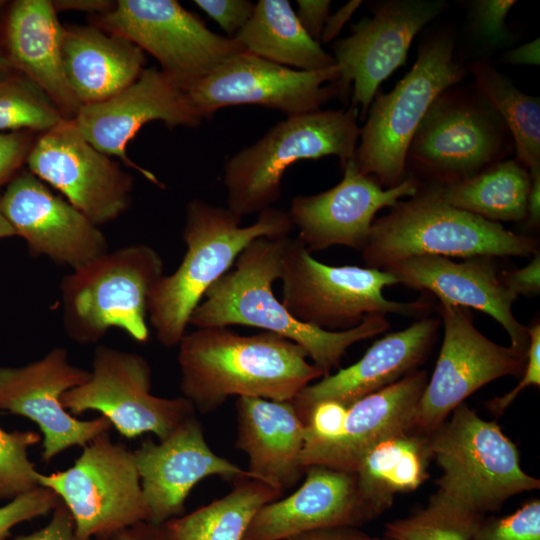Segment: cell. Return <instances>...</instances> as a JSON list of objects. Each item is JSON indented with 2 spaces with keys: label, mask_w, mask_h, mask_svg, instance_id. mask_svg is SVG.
Masks as SVG:
<instances>
[{
  "label": "cell",
  "mask_w": 540,
  "mask_h": 540,
  "mask_svg": "<svg viewBox=\"0 0 540 540\" xmlns=\"http://www.w3.org/2000/svg\"><path fill=\"white\" fill-rule=\"evenodd\" d=\"M178 348L182 396L201 414L217 410L230 396L291 401L323 377L301 346L271 332L197 328Z\"/></svg>",
  "instance_id": "1"
},
{
  "label": "cell",
  "mask_w": 540,
  "mask_h": 540,
  "mask_svg": "<svg viewBox=\"0 0 540 540\" xmlns=\"http://www.w3.org/2000/svg\"><path fill=\"white\" fill-rule=\"evenodd\" d=\"M286 237L253 240L234 269L206 291L189 324L196 328L241 325L280 335L301 346L324 377L339 366L351 345L387 331L390 323L385 315L373 314L355 328L326 331L295 319L272 291L273 282L280 278Z\"/></svg>",
  "instance_id": "2"
},
{
  "label": "cell",
  "mask_w": 540,
  "mask_h": 540,
  "mask_svg": "<svg viewBox=\"0 0 540 540\" xmlns=\"http://www.w3.org/2000/svg\"><path fill=\"white\" fill-rule=\"evenodd\" d=\"M242 217L227 207L192 199L186 205L182 233L187 250L174 273L162 276L151 291L147 317L160 344L178 346L206 291L255 239L282 238L293 229L287 212L274 207L241 226Z\"/></svg>",
  "instance_id": "3"
},
{
  "label": "cell",
  "mask_w": 540,
  "mask_h": 540,
  "mask_svg": "<svg viewBox=\"0 0 540 540\" xmlns=\"http://www.w3.org/2000/svg\"><path fill=\"white\" fill-rule=\"evenodd\" d=\"M361 251L367 267L384 269L416 256L526 257L539 253V242L453 207L435 183L420 185L408 200L374 220Z\"/></svg>",
  "instance_id": "4"
},
{
  "label": "cell",
  "mask_w": 540,
  "mask_h": 540,
  "mask_svg": "<svg viewBox=\"0 0 540 540\" xmlns=\"http://www.w3.org/2000/svg\"><path fill=\"white\" fill-rule=\"evenodd\" d=\"M429 435L431 459L442 470L429 501L484 518L519 493L539 489L520 466L517 446L495 421L461 403Z\"/></svg>",
  "instance_id": "5"
},
{
  "label": "cell",
  "mask_w": 540,
  "mask_h": 540,
  "mask_svg": "<svg viewBox=\"0 0 540 540\" xmlns=\"http://www.w3.org/2000/svg\"><path fill=\"white\" fill-rule=\"evenodd\" d=\"M359 110H316L287 116L258 141L224 165L227 208L241 217L272 208L281 196L286 169L303 159L339 158L341 168L354 159L361 127Z\"/></svg>",
  "instance_id": "6"
},
{
  "label": "cell",
  "mask_w": 540,
  "mask_h": 540,
  "mask_svg": "<svg viewBox=\"0 0 540 540\" xmlns=\"http://www.w3.org/2000/svg\"><path fill=\"white\" fill-rule=\"evenodd\" d=\"M162 276L161 256L140 243L108 251L73 270L60 284L67 336L90 344L115 327L137 342H146L148 300Z\"/></svg>",
  "instance_id": "7"
},
{
  "label": "cell",
  "mask_w": 540,
  "mask_h": 540,
  "mask_svg": "<svg viewBox=\"0 0 540 540\" xmlns=\"http://www.w3.org/2000/svg\"><path fill=\"white\" fill-rule=\"evenodd\" d=\"M466 68L457 60L455 36L444 31L422 43L412 68L389 93L377 92L360 130L357 169L391 188L406 177L411 139L434 100L461 82Z\"/></svg>",
  "instance_id": "8"
},
{
  "label": "cell",
  "mask_w": 540,
  "mask_h": 540,
  "mask_svg": "<svg viewBox=\"0 0 540 540\" xmlns=\"http://www.w3.org/2000/svg\"><path fill=\"white\" fill-rule=\"evenodd\" d=\"M282 304L298 321L326 331L357 327L373 314L423 316L431 303L422 299L397 302L383 289L398 284L384 269L331 266L317 261L296 237L284 239L280 278Z\"/></svg>",
  "instance_id": "9"
},
{
  "label": "cell",
  "mask_w": 540,
  "mask_h": 540,
  "mask_svg": "<svg viewBox=\"0 0 540 540\" xmlns=\"http://www.w3.org/2000/svg\"><path fill=\"white\" fill-rule=\"evenodd\" d=\"M39 486L65 504L77 540H112L124 529L148 521L134 454L105 431L83 447L74 464L52 474L38 472Z\"/></svg>",
  "instance_id": "10"
},
{
  "label": "cell",
  "mask_w": 540,
  "mask_h": 540,
  "mask_svg": "<svg viewBox=\"0 0 540 540\" xmlns=\"http://www.w3.org/2000/svg\"><path fill=\"white\" fill-rule=\"evenodd\" d=\"M95 19L101 29L154 56L162 73L186 92L220 64L246 52L235 38L211 31L175 0H119Z\"/></svg>",
  "instance_id": "11"
},
{
  "label": "cell",
  "mask_w": 540,
  "mask_h": 540,
  "mask_svg": "<svg viewBox=\"0 0 540 540\" xmlns=\"http://www.w3.org/2000/svg\"><path fill=\"white\" fill-rule=\"evenodd\" d=\"M476 92L449 88L434 100L411 139L406 168L451 184L501 161L508 130Z\"/></svg>",
  "instance_id": "12"
},
{
  "label": "cell",
  "mask_w": 540,
  "mask_h": 540,
  "mask_svg": "<svg viewBox=\"0 0 540 540\" xmlns=\"http://www.w3.org/2000/svg\"><path fill=\"white\" fill-rule=\"evenodd\" d=\"M151 385V367L143 356L100 345L93 353L90 378L66 391L61 404L72 415L100 412L128 439L153 433L163 440L196 410L183 396L153 395Z\"/></svg>",
  "instance_id": "13"
},
{
  "label": "cell",
  "mask_w": 540,
  "mask_h": 540,
  "mask_svg": "<svg viewBox=\"0 0 540 540\" xmlns=\"http://www.w3.org/2000/svg\"><path fill=\"white\" fill-rule=\"evenodd\" d=\"M340 76L337 64L303 71L243 52L216 67L187 95L203 119L221 108L243 104L293 116L319 110L333 98L347 94Z\"/></svg>",
  "instance_id": "14"
},
{
  "label": "cell",
  "mask_w": 540,
  "mask_h": 540,
  "mask_svg": "<svg viewBox=\"0 0 540 540\" xmlns=\"http://www.w3.org/2000/svg\"><path fill=\"white\" fill-rule=\"evenodd\" d=\"M439 312L443 343L413 418V429L428 435L469 395L500 377L522 374L526 364V355L484 336L467 308L440 302Z\"/></svg>",
  "instance_id": "15"
},
{
  "label": "cell",
  "mask_w": 540,
  "mask_h": 540,
  "mask_svg": "<svg viewBox=\"0 0 540 540\" xmlns=\"http://www.w3.org/2000/svg\"><path fill=\"white\" fill-rule=\"evenodd\" d=\"M26 162L32 174L59 190L97 226L116 219L130 205L133 178L95 149L72 120L43 132Z\"/></svg>",
  "instance_id": "16"
},
{
  "label": "cell",
  "mask_w": 540,
  "mask_h": 540,
  "mask_svg": "<svg viewBox=\"0 0 540 540\" xmlns=\"http://www.w3.org/2000/svg\"><path fill=\"white\" fill-rule=\"evenodd\" d=\"M89 378L90 371L73 365L68 351L62 347L25 366L0 367V410L38 425L44 463L74 446L83 448L99 434L111 430L106 417L80 420L61 404L66 391Z\"/></svg>",
  "instance_id": "17"
},
{
  "label": "cell",
  "mask_w": 540,
  "mask_h": 540,
  "mask_svg": "<svg viewBox=\"0 0 540 540\" xmlns=\"http://www.w3.org/2000/svg\"><path fill=\"white\" fill-rule=\"evenodd\" d=\"M443 0H388L373 16L353 26L333 44L340 81L347 92L353 83V105L367 116L380 84L406 62L414 37L445 9Z\"/></svg>",
  "instance_id": "18"
},
{
  "label": "cell",
  "mask_w": 540,
  "mask_h": 540,
  "mask_svg": "<svg viewBox=\"0 0 540 540\" xmlns=\"http://www.w3.org/2000/svg\"><path fill=\"white\" fill-rule=\"evenodd\" d=\"M153 120H161L169 128L195 127L203 120L187 92L156 68L143 69L132 84L115 95L82 105L72 119L81 135L99 152L119 157L148 181L164 187L152 172L134 163L126 153L128 142Z\"/></svg>",
  "instance_id": "19"
},
{
  "label": "cell",
  "mask_w": 540,
  "mask_h": 540,
  "mask_svg": "<svg viewBox=\"0 0 540 540\" xmlns=\"http://www.w3.org/2000/svg\"><path fill=\"white\" fill-rule=\"evenodd\" d=\"M343 172L334 187L291 201L287 214L298 229L297 238L310 252L335 245L362 250L376 213L394 206L402 197L413 196L421 185L414 176H406L398 185L383 189L357 169L354 159Z\"/></svg>",
  "instance_id": "20"
},
{
  "label": "cell",
  "mask_w": 540,
  "mask_h": 540,
  "mask_svg": "<svg viewBox=\"0 0 540 540\" xmlns=\"http://www.w3.org/2000/svg\"><path fill=\"white\" fill-rule=\"evenodd\" d=\"M133 454L148 509L147 522L155 525L183 515L190 491L208 476L234 482L253 479L248 470L211 450L196 415L158 443L144 440Z\"/></svg>",
  "instance_id": "21"
},
{
  "label": "cell",
  "mask_w": 540,
  "mask_h": 540,
  "mask_svg": "<svg viewBox=\"0 0 540 540\" xmlns=\"http://www.w3.org/2000/svg\"><path fill=\"white\" fill-rule=\"evenodd\" d=\"M1 208L33 254L59 265L76 270L109 251L98 226L30 171L10 181Z\"/></svg>",
  "instance_id": "22"
},
{
  "label": "cell",
  "mask_w": 540,
  "mask_h": 540,
  "mask_svg": "<svg viewBox=\"0 0 540 540\" xmlns=\"http://www.w3.org/2000/svg\"><path fill=\"white\" fill-rule=\"evenodd\" d=\"M384 270L407 287L431 292L442 303L474 308L490 315L507 332L510 347L526 355L528 327L515 318L512 305L517 297L503 284L492 257L453 261L442 256H416Z\"/></svg>",
  "instance_id": "23"
},
{
  "label": "cell",
  "mask_w": 540,
  "mask_h": 540,
  "mask_svg": "<svg viewBox=\"0 0 540 540\" xmlns=\"http://www.w3.org/2000/svg\"><path fill=\"white\" fill-rule=\"evenodd\" d=\"M304 474L303 484L294 493L256 512L243 540H288L321 528L359 527L373 520L360 498L354 473L312 465Z\"/></svg>",
  "instance_id": "24"
},
{
  "label": "cell",
  "mask_w": 540,
  "mask_h": 540,
  "mask_svg": "<svg viewBox=\"0 0 540 540\" xmlns=\"http://www.w3.org/2000/svg\"><path fill=\"white\" fill-rule=\"evenodd\" d=\"M439 320L423 317L411 326L377 340L353 365L304 387L291 403L301 421L322 401L349 407L416 370L427 357L437 335Z\"/></svg>",
  "instance_id": "25"
},
{
  "label": "cell",
  "mask_w": 540,
  "mask_h": 540,
  "mask_svg": "<svg viewBox=\"0 0 540 540\" xmlns=\"http://www.w3.org/2000/svg\"><path fill=\"white\" fill-rule=\"evenodd\" d=\"M427 382L426 371L414 370L354 402L348 407L337 438L303 448V467L322 465L355 473L372 447L394 434L413 429L415 409Z\"/></svg>",
  "instance_id": "26"
},
{
  "label": "cell",
  "mask_w": 540,
  "mask_h": 540,
  "mask_svg": "<svg viewBox=\"0 0 540 540\" xmlns=\"http://www.w3.org/2000/svg\"><path fill=\"white\" fill-rule=\"evenodd\" d=\"M236 415V447L248 455L253 479L282 493L296 485L305 473L304 424L291 401L238 397Z\"/></svg>",
  "instance_id": "27"
},
{
  "label": "cell",
  "mask_w": 540,
  "mask_h": 540,
  "mask_svg": "<svg viewBox=\"0 0 540 540\" xmlns=\"http://www.w3.org/2000/svg\"><path fill=\"white\" fill-rule=\"evenodd\" d=\"M63 26L49 0H17L9 11L6 58L11 68L37 84L72 120L82 106L72 91L61 54Z\"/></svg>",
  "instance_id": "28"
},
{
  "label": "cell",
  "mask_w": 540,
  "mask_h": 540,
  "mask_svg": "<svg viewBox=\"0 0 540 540\" xmlns=\"http://www.w3.org/2000/svg\"><path fill=\"white\" fill-rule=\"evenodd\" d=\"M61 54L67 81L81 105L103 101L143 71V50L96 26L63 27Z\"/></svg>",
  "instance_id": "29"
},
{
  "label": "cell",
  "mask_w": 540,
  "mask_h": 540,
  "mask_svg": "<svg viewBox=\"0 0 540 540\" xmlns=\"http://www.w3.org/2000/svg\"><path fill=\"white\" fill-rule=\"evenodd\" d=\"M429 435L414 429L399 432L380 441L361 459L354 474L372 519L391 507L396 494L413 491L428 478Z\"/></svg>",
  "instance_id": "30"
},
{
  "label": "cell",
  "mask_w": 540,
  "mask_h": 540,
  "mask_svg": "<svg viewBox=\"0 0 540 540\" xmlns=\"http://www.w3.org/2000/svg\"><path fill=\"white\" fill-rule=\"evenodd\" d=\"M234 38L246 52L296 70L336 65L334 57L302 27L288 0H259Z\"/></svg>",
  "instance_id": "31"
},
{
  "label": "cell",
  "mask_w": 540,
  "mask_h": 540,
  "mask_svg": "<svg viewBox=\"0 0 540 540\" xmlns=\"http://www.w3.org/2000/svg\"><path fill=\"white\" fill-rule=\"evenodd\" d=\"M279 490L252 478L234 482L225 496L161 525L165 540H243L256 514L280 498Z\"/></svg>",
  "instance_id": "32"
},
{
  "label": "cell",
  "mask_w": 540,
  "mask_h": 540,
  "mask_svg": "<svg viewBox=\"0 0 540 540\" xmlns=\"http://www.w3.org/2000/svg\"><path fill=\"white\" fill-rule=\"evenodd\" d=\"M531 185L529 171L516 159L498 161L476 175L439 184L443 199L458 209L498 222H521Z\"/></svg>",
  "instance_id": "33"
},
{
  "label": "cell",
  "mask_w": 540,
  "mask_h": 540,
  "mask_svg": "<svg viewBox=\"0 0 540 540\" xmlns=\"http://www.w3.org/2000/svg\"><path fill=\"white\" fill-rule=\"evenodd\" d=\"M475 87L510 132L518 160L529 172L540 170V101L520 91L486 61L468 65Z\"/></svg>",
  "instance_id": "34"
},
{
  "label": "cell",
  "mask_w": 540,
  "mask_h": 540,
  "mask_svg": "<svg viewBox=\"0 0 540 540\" xmlns=\"http://www.w3.org/2000/svg\"><path fill=\"white\" fill-rule=\"evenodd\" d=\"M48 95L24 75L0 79V131L46 132L65 120Z\"/></svg>",
  "instance_id": "35"
},
{
  "label": "cell",
  "mask_w": 540,
  "mask_h": 540,
  "mask_svg": "<svg viewBox=\"0 0 540 540\" xmlns=\"http://www.w3.org/2000/svg\"><path fill=\"white\" fill-rule=\"evenodd\" d=\"M482 519L429 501L425 508L387 523L384 535L395 540H470Z\"/></svg>",
  "instance_id": "36"
},
{
  "label": "cell",
  "mask_w": 540,
  "mask_h": 540,
  "mask_svg": "<svg viewBox=\"0 0 540 540\" xmlns=\"http://www.w3.org/2000/svg\"><path fill=\"white\" fill-rule=\"evenodd\" d=\"M41 439L34 431L7 432L0 427V501L12 500L39 486L38 471L28 450Z\"/></svg>",
  "instance_id": "37"
},
{
  "label": "cell",
  "mask_w": 540,
  "mask_h": 540,
  "mask_svg": "<svg viewBox=\"0 0 540 540\" xmlns=\"http://www.w3.org/2000/svg\"><path fill=\"white\" fill-rule=\"evenodd\" d=\"M470 540H540L539 499L506 516L484 517Z\"/></svg>",
  "instance_id": "38"
},
{
  "label": "cell",
  "mask_w": 540,
  "mask_h": 540,
  "mask_svg": "<svg viewBox=\"0 0 540 540\" xmlns=\"http://www.w3.org/2000/svg\"><path fill=\"white\" fill-rule=\"evenodd\" d=\"M61 502L49 488L37 486L0 507V540H8L13 527L47 515Z\"/></svg>",
  "instance_id": "39"
},
{
  "label": "cell",
  "mask_w": 540,
  "mask_h": 540,
  "mask_svg": "<svg viewBox=\"0 0 540 540\" xmlns=\"http://www.w3.org/2000/svg\"><path fill=\"white\" fill-rule=\"evenodd\" d=\"M514 0H477L470 3L472 30L488 45H503L511 38L506 18Z\"/></svg>",
  "instance_id": "40"
},
{
  "label": "cell",
  "mask_w": 540,
  "mask_h": 540,
  "mask_svg": "<svg viewBox=\"0 0 540 540\" xmlns=\"http://www.w3.org/2000/svg\"><path fill=\"white\" fill-rule=\"evenodd\" d=\"M347 411L348 407L336 401L314 405L304 422V447L337 438L342 432Z\"/></svg>",
  "instance_id": "41"
},
{
  "label": "cell",
  "mask_w": 540,
  "mask_h": 540,
  "mask_svg": "<svg viewBox=\"0 0 540 540\" xmlns=\"http://www.w3.org/2000/svg\"><path fill=\"white\" fill-rule=\"evenodd\" d=\"M529 345L526 353V364L519 384L510 392L495 397L487 402V408L494 415H501L514 399L529 386H540V324L534 322L528 327Z\"/></svg>",
  "instance_id": "42"
},
{
  "label": "cell",
  "mask_w": 540,
  "mask_h": 540,
  "mask_svg": "<svg viewBox=\"0 0 540 540\" xmlns=\"http://www.w3.org/2000/svg\"><path fill=\"white\" fill-rule=\"evenodd\" d=\"M194 3L231 38L248 22L255 7L249 0H195Z\"/></svg>",
  "instance_id": "43"
},
{
  "label": "cell",
  "mask_w": 540,
  "mask_h": 540,
  "mask_svg": "<svg viewBox=\"0 0 540 540\" xmlns=\"http://www.w3.org/2000/svg\"><path fill=\"white\" fill-rule=\"evenodd\" d=\"M32 145L30 131L0 133V185L10 180L26 161Z\"/></svg>",
  "instance_id": "44"
},
{
  "label": "cell",
  "mask_w": 540,
  "mask_h": 540,
  "mask_svg": "<svg viewBox=\"0 0 540 540\" xmlns=\"http://www.w3.org/2000/svg\"><path fill=\"white\" fill-rule=\"evenodd\" d=\"M51 513V518L45 526L13 540H77L74 521L65 504L60 502Z\"/></svg>",
  "instance_id": "45"
},
{
  "label": "cell",
  "mask_w": 540,
  "mask_h": 540,
  "mask_svg": "<svg viewBox=\"0 0 540 540\" xmlns=\"http://www.w3.org/2000/svg\"><path fill=\"white\" fill-rule=\"evenodd\" d=\"M505 287L516 297L535 295L540 292V253L533 255L525 266L508 271L501 276Z\"/></svg>",
  "instance_id": "46"
},
{
  "label": "cell",
  "mask_w": 540,
  "mask_h": 540,
  "mask_svg": "<svg viewBox=\"0 0 540 540\" xmlns=\"http://www.w3.org/2000/svg\"><path fill=\"white\" fill-rule=\"evenodd\" d=\"M296 16L311 38L320 43L322 30L330 15L329 0H298Z\"/></svg>",
  "instance_id": "47"
},
{
  "label": "cell",
  "mask_w": 540,
  "mask_h": 540,
  "mask_svg": "<svg viewBox=\"0 0 540 540\" xmlns=\"http://www.w3.org/2000/svg\"><path fill=\"white\" fill-rule=\"evenodd\" d=\"M288 540H380L356 526H334L299 534Z\"/></svg>",
  "instance_id": "48"
},
{
  "label": "cell",
  "mask_w": 540,
  "mask_h": 540,
  "mask_svg": "<svg viewBox=\"0 0 540 540\" xmlns=\"http://www.w3.org/2000/svg\"><path fill=\"white\" fill-rule=\"evenodd\" d=\"M361 4L362 1L353 0L342 6L335 13L330 14L322 30L320 41L326 44L334 40Z\"/></svg>",
  "instance_id": "49"
},
{
  "label": "cell",
  "mask_w": 540,
  "mask_h": 540,
  "mask_svg": "<svg viewBox=\"0 0 540 540\" xmlns=\"http://www.w3.org/2000/svg\"><path fill=\"white\" fill-rule=\"evenodd\" d=\"M56 12L80 11L86 13L104 14L113 9L116 2L110 0H53L51 1Z\"/></svg>",
  "instance_id": "50"
},
{
  "label": "cell",
  "mask_w": 540,
  "mask_h": 540,
  "mask_svg": "<svg viewBox=\"0 0 540 540\" xmlns=\"http://www.w3.org/2000/svg\"><path fill=\"white\" fill-rule=\"evenodd\" d=\"M112 540H165L161 525L139 522L119 532Z\"/></svg>",
  "instance_id": "51"
},
{
  "label": "cell",
  "mask_w": 540,
  "mask_h": 540,
  "mask_svg": "<svg viewBox=\"0 0 540 540\" xmlns=\"http://www.w3.org/2000/svg\"><path fill=\"white\" fill-rule=\"evenodd\" d=\"M539 38L505 52L502 61L511 64L539 65Z\"/></svg>",
  "instance_id": "52"
},
{
  "label": "cell",
  "mask_w": 540,
  "mask_h": 540,
  "mask_svg": "<svg viewBox=\"0 0 540 540\" xmlns=\"http://www.w3.org/2000/svg\"><path fill=\"white\" fill-rule=\"evenodd\" d=\"M531 185L526 205V225L538 228L540 224V170L529 172Z\"/></svg>",
  "instance_id": "53"
},
{
  "label": "cell",
  "mask_w": 540,
  "mask_h": 540,
  "mask_svg": "<svg viewBox=\"0 0 540 540\" xmlns=\"http://www.w3.org/2000/svg\"><path fill=\"white\" fill-rule=\"evenodd\" d=\"M16 233L6 217L3 214L1 208V197H0V239L15 236Z\"/></svg>",
  "instance_id": "54"
},
{
  "label": "cell",
  "mask_w": 540,
  "mask_h": 540,
  "mask_svg": "<svg viewBox=\"0 0 540 540\" xmlns=\"http://www.w3.org/2000/svg\"><path fill=\"white\" fill-rule=\"evenodd\" d=\"M11 69L12 68L9 65L6 55H4L2 51L0 50V79L10 75Z\"/></svg>",
  "instance_id": "55"
},
{
  "label": "cell",
  "mask_w": 540,
  "mask_h": 540,
  "mask_svg": "<svg viewBox=\"0 0 540 540\" xmlns=\"http://www.w3.org/2000/svg\"><path fill=\"white\" fill-rule=\"evenodd\" d=\"M380 540H395V539L390 538V537H388V536H386V535H383V537L380 538Z\"/></svg>",
  "instance_id": "56"
},
{
  "label": "cell",
  "mask_w": 540,
  "mask_h": 540,
  "mask_svg": "<svg viewBox=\"0 0 540 540\" xmlns=\"http://www.w3.org/2000/svg\"><path fill=\"white\" fill-rule=\"evenodd\" d=\"M5 3H6L5 1L0 0V10L5 5Z\"/></svg>",
  "instance_id": "57"
}]
</instances>
